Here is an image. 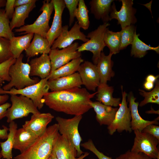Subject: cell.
I'll return each instance as SVG.
<instances>
[{
	"mask_svg": "<svg viewBox=\"0 0 159 159\" xmlns=\"http://www.w3.org/2000/svg\"><path fill=\"white\" fill-rule=\"evenodd\" d=\"M16 59L12 57L7 60L0 63V78L4 81L9 82L11 78L9 74V70L10 67L14 64Z\"/></svg>",
	"mask_w": 159,
	"mask_h": 159,
	"instance_id": "74e56055",
	"label": "cell"
},
{
	"mask_svg": "<svg viewBox=\"0 0 159 159\" xmlns=\"http://www.w3.org/2000/svg\"><path fill=\"white\" fill-rule=\"evenodd\" d=\"M146 113L148 114L155 113L159 114V110L155 111L151 108V109L150 110L147 111L146 112Z\"/></svg>",
	"mask_w": 159,
	"mask_h": 159,
	"instance_id": "f5cc1de1",
	"label": "cell"
},
{
	"mask_svg": "<svg viewBox=\"0 0 159 159\" xmlns=\"http://www.w3.org/2000/svg\"><path fill=\"white\" fill-rule=\"evenodd\" d=\"M110 25L108 22L104 23L100 25L97 29L88 34L86 36L89 40L79 46L77 50L79 52L89 51L92 53V59L93 63L96 65L101 52L105 46L104 41V34Z\"/></svg>",
	"mask_w": 159,
	"mask_h": 159,
	"instance_id": "ba28073f",
	"label": "cell"
},
{
	"mask_svg": "<svg viewBox=\"0 0 159 159\" xmlns=\"http://www.w3.org/2000/svg\"><path fill=\"white\" fill-rule=\"evenodd\" d=\"M89 154V153L88 152H86L84 153L82 155H81L79 157H77V158H76L75 159H84L85 157L88 156ZM90 159H94L93 158Z\"/></svg>",
	"mask_w": 159,
	"mask_h": 159,
	"instance_id": "f907efd6",
	"label": "cell"
},
{
	"mask_svg": "<svg viewBox=\"0 0 159 159\" xmlns=\"http://www.w3.org/2000/svg\"><path fill=\"white\" fill-rule=\"evenodd\" d=\"M97 92L91 94L85 88L81 87L49 92L43 97V102L56 111L82 115L92 108L91 99Z\"/></svg>",
	"mask_w": 159,
	"mask_h": 159,
	"instance_id": "6da1fadb",
	"label": "cell"
},
{
	"mask_svg": "<svg viewBox=\"0 0 159 159\" xmlns=\"http://www.w3.org/2000/svg\"><path fill=\"white\" fill-rule=\"evenodd\" d=\"M140 34H137L135 32L133 41L131 43L130 55L135 57L141 58L147 53V51L152 50L155 51L157 54L159 53V47H151L145 43L139 38Z\"/></svg>",
	"mask_w": 159,
	"mask_h": 159,
	"instance_id": "4dcf8cb0",
	"label": "cell"
},
{
	"mask_svg": "<svg viewBox=\"0 0 159 159\" xmlns=\"http://www.w3.org/2000/svg\"><path fill=\"white\" fill-rule=\"evenodd\" d=\"M33 40L29 47L25 50L28 58L39 54H48L51 50L46 38L36 34H34Z\"/></svg>",
	"mask_w": 159,
	"mask_h": 159,
	"instance_id": "d4e9b609",
	"label": "cell"
},
{
	"mask_svg": "<svg viewBox=\"0 0 159 159\" xmlns=\"http://www.w3.org/2000/svg\"><path fill=\"white\" fill-rule=\"evenodd\" d=\"M13 57L10 49V40L0 37V63Z\"/></svg>",
	"mask_w": 159,
	"mask_h": 159,
	"instance_id": "8d00e7d4",
	"label": "cell"
},
{
	"mask_svg": "<svg viewBox=\"0 0 159 159\" xmlns=\"http://www.w3.org/2000/svg\"><path fill=\"white\" fill-rule=\"evenodd\" d=\"M88 10L83 0H79L78 7L75 13V17L80 28L85 30L89 27L90 21L88 16Z\"/></svg>",
	"mask_w": 159,
	"mask_h": 159,
	"instance_id": "d6a6232c",
	"label": "cell"
},
{
	"mask_svg": "<svg viewBox=\"0 0 159 159\" xmlns=\"http://www.w3.org/2000/svg\"><path fill=\"white\" fill-rule=\"evenodd\" d=\"M122 5L120 10L117 11L114 2L111 5L110 14V20L115 19L117 21L122 29L131 25H134L137 21L135 15L136 9L133 7V0H120Z\"/></svg>",
	"mask_w": 159,
	"mask_h": 159,
	"instance_id": "8fae6325",
	"label": "cell"
},
{
	"mask_svg": "<svg viewBox=\"0 0 159 159\" xmlns=\"http://www.w3.org/2000/svg\"><path fill=\"white\" fill-rule=\"evenodd\" d=\"M39 137L23 127L17 129L15 133L13 148L22 153L28 148Z\"/></svg>",
	"mask_w": 159,
	"mask_h": 159,
	"instance_id": "603a6c76",
	"label": "cell"
},
{
	"mask_svg": "<svg viewBox=\"0 0 159 159\" xmlns=\"http://www.w3.org/2000/svg\"><path fill=\"white\" fill-rule=\"evenodd\" d=\"M48 82L51 92L81 87L82 85L77 72L69 76L48 80Z\"/></svg>",
	"mask_w": 159,
	"mask_h": 159,
	"instance_id": "d6986e66",
	"label": "cell"
},
{
	"mask_svg": "<svg viewBox=\"0 0 159 159\" xmlns=\"http://www.w3.org/2000/svg\"><path fill=\"white\" fill-rule=\"evenodd\" d=\"M80 146L85 149L91 151L98 159H112L100 152L96 148L93 141L91 139H89L87 141L81 144ZM116 159H118L116 158Z\"/></svg>",
	"mask_w": 159,
	"mask_h": 159,
	"instance_id": "f35d334b",
	"label": "cell"
},
{
	"mask_svg": "<svg viewBox=\"0 0 159 159\" xmlns=\"http://www.w3.org/2000/svg\"><path fill=\"white\" fill-rule=\"evenodd\" d=\"M11 105L9 103L6 102L0 105V120L6 117L7 110Z\"/></svg>",
	"mask_w": 159,
	"mask_h": 159,
	"instance_id": "ee69618b",
	"label": "cell"
},
{
	"mask_svg": "<svg viewBox=\"0 0 159 159\" xmlns=\"http://www.w3.org/2000/svg\"><path fill=\"white\" fill-rule=\"evenodd\" d=\"M142 132L148 133L159 140V126L156 125L151 124L148 125Z\"/></svg>",
	"mask_w": 159,
	"mask_h": 159,
	"instance_id": "b9f144b4",
	"label": "cell"
},
{
	"mask_svg": "<svg viewBox=\"0 0 159 159\" xmlns=\"http://www.w3.org/2000/svg\"><path fill=\"white\" fill-rule=\"evenodd\" d=\"M78 46V43L75 42L60 50L51 49L48 54L51 64V72L72 60L81 57V52L77 50Z\"/></svg>",
	"mask_w": 159,
	"mask_h": 159,
	"instance_id": "7c38bea8",
	"label": "cell"
},
{
	"mask_svg": "<svg viewBox=\"0 0 159 159\" xmlns=\"http://www.w3.org/2000/svg\"><path fill=\"white\" fill-rule=\"evenodd\" d=\"M37 1L34 0L30 4L15 8L14 14L10 22V26L12 31L15 28H20L25 25V20L28 17L30 12L36 7Z\"/></svg>",
	"mask_w": 159,
	"mask_h": 159,
	"instance_id": "4316f807",
	"label": "cell"
},
{
	"mask_svg": "<svg viewBox=\"0 0 159 159\" xmlns=\"http://www.w3.org/2000/svg\"><path fill=\"white\" fill-rule=\"evenodd\" d=\"M6 2V0H0V9L1 7L5 6Z\"/></svg>",
	"mask_w": 159,
	"mask_h": 159,
	"instance_id": "db71d44e",
	"label": "cell"
},
{
	"mask_svg": "<svg viewBox=\"0 0 159 159\" xmlns=\"http://www.w3.org/2000/svg\"><path fill=\"white\" fill-rule=\"evenodd\" d=\"M121 42L120 50H123L129 45L131 44L136 32V27L134 25H131L122 29L120 31Z\"/></svg>",
	"mask_w": 159,
	"mask_h": 159,
	"instance_id": "d590c367",
	"label": "cell"
},
{
	"mask_svg": "<svg viewBox=\"0 0 159 159\" xmlns=\"http://www.w3.org/2000/svg\"><path fill=\"white\" fill-rule=\"evenodd\" d=\"M34 0H15L14 4L15 8L16 7L24 5L32 2Z\"/></svg>",
	"mask_w": 159,
	"mask_h": 159,
	"instance_id": "7dc6e473",
	"label": "cell"
},
{
	"mask_svg": "<svg viewBox=\"0 0 159 159\" xmlns=\"http://www.w3.org/2000/svg\"><path fill=\"white\" fill-rule=\"evenodd\" d=\"M51 1L54 7V14L52 25L46 36V38L50 47L62 31L63 27L62 16L66 7L64 0Z\"/></svg>",
	"mask_w": 159,
	"mask_h": 159,
	"instance_id": "9a60e30c",
	"label": "cell"
},
{
	"mask_svg": "<svg viewBox=\"0 0 159 159\" xmlns=\"http://www.w3.org/2000/svg\"><path fill=\"white\" fill-rule=\"evenodd\" d=\"M10 95L11 104L7 109L6 115L8 123L26 117L30 113L34 114L40 112L29 98L21 95Z\"/></svg>",
	"mask_w": 159,
	"mask_h": 159,
	"instance_id": "52a82bcc",
	"label": "cell"
},
{
	"mask_svg": "<svg viewBox=\"0 0 159 159\" xmlns=\"http://www.w3.org/2000/svg\"><path fill=\"white\" fill-rule=\"evenodd\" d=\"M47 159H58L54 151L52 150V153Z\"/></svg>",
	"mask_w": 159,
	"mask_h": 159,
	"instance_id": "816d5d0a",
	"label": "cell"
},
{
	"mask_svg": "<svg viewBox=\"0 0 159 159\" xmlns=\"http://www.w3.org/2000/svg\"><path fill=\"white\" fill-rule=\"evenodd\" d=\"M77 72L82 85L85 86V88L95 92L100 84V78L96 65L90 62L85 61L81 64Z\"/></svg>",
	"mask_w": 159,
	"mask_h": 159,
	"instance_id": "5bb4252c",
	"label": "cell"
},
{
	"mask_svg": "<svg viewBox=\"0 0 159 159\" xmlns=\"http://www.w3.org/2000/svg\"><path fill=\"white\" fill-rule=\"evenodd\" d=\"M15 1V0H6L4 10L6 16L9 19H12L14 12Z\"/></svg>",
	"mask_w": 159,
	"mask_h": 159,
	"instance_id": "7bdbcfd3",
	"label": "cell"
},
{
	"mask_svg": "<svg viewBox=\"0 0 159 159\" xmlns=\"http://www.w3.org/2000/svg\"><path fill=\"white\" fill-rule=\"evenodd\" d=\"M68 26H63L62 31L59 36L53 42L51 49H62L73 43L76 40H80L85 42L88 41L86 36L80 31V27L77 21H75L71 29L69 31Z\"/></svg>",
	"mask_w": 159,
	"mask_h": 159,
	"instance_id": "4fadbf2b",
	"label": "cell"
},
{
	"mask_svg": "<svg viewBox=\"0 0 159 159\" xmlns=\"http://www.w3.org/2000/svg\"><path fill=\"white\" fill-rule=\"evenodd\" d=\"M4 80L0 78V89L1 85L4 82ZM9 98V96L7 94L0 95V105L5 103Z\"/></svg>",
	"mask_w": 159,
	"mask_h": 159,
	"instance_id": "bcb514c9",
	"label": "cell"
},
{
	"mask_svg": "<svg viewBox=\"0 0 159 159\" xmlns=\"http://www.w3.org/2000/svg\"><path fill=\"white\" fill-rule=\"evenodd\" d=\"M53 150L58 159H75L77 150L72 143L59 132L54 142Z\"/></svg>",
	"mask_w": 159,
	"mask_h": 159,
	"instance_id": "ac0fdd59",
	"label": "cell"
},
{
	"mask_svg": "<svg viewBox=\"0 0 159 159\" xmlns=\"http://www.w3.org/2000/svg\"><path fill=\"white\" fill-rule=\"evenodd\" d=\"M40 11L42 13L36 20L31 24L24 25L14 30L15 32H24L21 34H36L46 38L50 27L49 22L51 14L54 10L52 1L44 0Z\"/></svg>",
	"mask_w": 159,
	"mask_h": 159,
	"instance_id": "277c9868",
	"label": "cell"
},
{
	"mask_svg": "<svg viewBox=\"0 0 159 159\" xmlns=\"http://www.w3.org/2000/svg\"><path fill=\"white\" fill-rule=\"evenodd\" d=\"M116 158L118 159H152L142 153L135 152L129 150Z\"/></svg>",
	"mask_w": 159,
	"mask_h": 159,
	"instance_id": "60d3db41",
	"label": "cell"
},
{
	"mask_svg": "<svg viewBox=\"0 0 159 159\" xmlns=\"http://www.w3.org/2000/svg\"><path fill=\"white\" fill-rule=\"evenodd\" d=\"M127 97L131 116V125L132 130H137L141 132L148 125L151 124L156 125L159 124L157 120L155 119L152 121L146 120L140 116L138 110L139 103L135 101L136 98L134 97L132 92H130L127 95Z\"/></svg>",
	"mask_w": 159,
	"mask_h": 159,
	"instance_id": "e0dca14e",
	"label": "cell"
},
{
	"mask_svg": "<svg viewBox=\"0 0 159 159\" xmlns=\"http://www.w3.org/2000/svg\"><path fill=\"white\" fill-rule=\"evenodd\" d=\"M96 113V119L101 125H110L115 118L118 108L105 105L98 102H92L91 104Z\"/></svg>",
	"mask_w": 159,
	"mask_h": 159,
	"instance_id": "44dd1931",
	"label": "cell"
},
{
	"mask_svg": "<svg viewBox=\"0 0 159 159\" xmlns=\"http://www.w3.org/2000/svg\"><path fill=\"white\" fill-rule=\"evenodd\" d=\"M66 7L69 12V26H71L73 23L75 13L77 8L79 0H64Z\"/></svg>",
	"mask_w": 159,
	"mask_h": 159,
	"instance_id": "ab89813d",
	"label": "cell"
},
{
	"mask_svg": "<svg viewBox=\"0 0 159 159\" xmlns=\"http://www.w3.org/2000/svg\"><path fill=\"white\" fill-rule=\"evenodd\" d=\"M112 54L106 55L102 52L96 65L100 78V84H107L115 75L112 69L113 62L111 59Z\"/></svg>",
	"mask_w": 159,
	"mask_h": 159,
	"instance_id": "7402d4cb",
	"label": "cell"
},
{
	"mask_svg": "<svg viewBox=\"0 0 159 159\" xmlns=\"http://www.w3.org/2000/svg\"><path fill=\"white\" fill-rule=\"evenodd\" d=\"M155 85L154 88L151 91L147 92L139 89L140 94L144 97L139 105L142 107L148 103H151L159 104V81L158 79L155 82Z\"/></svg>",
	"mask_w": 159,
	"mask_h": 159,
	"instance_id": "836d02e7",
	"label": "cell"
},
{
	"mask_svg": "<svg viewBox=\"0 0 159 159\" xmlns=\"http://www.w3.org/2000/svg\"><path fill=\"white\" fill-rule=\"evenodd\" d=\"M154 83L146 81L143 84L144 88L147 90L150 91L152 90L154 87Z\"/></svg>",
	"mask_w": 159,
	"mask_h": 159,
	"instance_id": "681fc988",
	"label": "cell"
},
{
	"mask_svg": "<svg viewBox=\"0 0 159 159\" xmlns=\"http://www.w3.org/2000/svg\"><path fill=\"white\" fill-rule=\"evenodd\" d=\"M23 57L24 55L21 54L10 67L9 74L11 80L4 86L2 88L3 90L9 91L13 87L21 90L36 84L40 81L38 78L30 77L29 64L23 62Z\"/></svg>",
	"mask_w": 159,
	"mask_h": 159,
	"instance_id": "3957f363",
	"label": "cell"
},
{
	"mask_svg": "<svg viewBox=\"0 0 159 159\" xmlns=\"http://www.w3.org/2000/svg\"><path fill=\"white\" fill-rule=\"evenodd\" d=\"M113 0H92L90 1L91 13L98 20L101 19L103 23L110 21V14Z\"/></svg>",
	"mask_w": 159,
	"mask_h": 159,
	"instance_id": "cb8c5ba5",
	"label": "cell"
},
{
	"mask_svg": "<svg viewBox=\"0 0 159 159\" xmlns=\"http://www.w3.org/2000/svg\"><path fill=\"white\" fill-rule=\"evenodd\" d=\"M155 159H159V156H158L157 158Z\"/></svg>",
	"mask_w": 159,
	"mask_h": 159,
	"instance_id": "9f6ffc18",
	"label": "cell"
},
{
	"mask_svg": "<svg viewBox=\"0 0 159 159\" xmlns=\"http://www.w3.org/2000/svg\"><path fill=\"white\" fill-rule=\"evenodd\" d=\"M59 133L57 123L50 126L28 148L14 159H47L52 153L54 140Z\"/></svg>",
	"mask_w": 159,
	"mask_h": 159,
	"instance_id": "7a4b0ae2",
	"label": "cell"
},
{
	"mask_svg": "<svg viewBox=\"0 0 159 159\" xmlns=\"http://www.w3.org/2000/svg\"><path fill=\"white\" fill-rule=\"evenodd\" d=\"M17 127V125L14 121L9 123L8 138L6 141L1 142L0 144L1 148V152L3 158L12 159V150L14 145L15 135Z\"/></svg>",
	"mask_w": 159,
	"mask_h": 159,
	"instance_id": "f546056e",
	"label": "cell"
},
{
	"mask_svg": "<svg viewBox=\"0 0 159 159\" xmlns=\"http://www.w3.org/2000/svg\"><path fill=\"white\" fill-rule=\"evenodd\" d=\"M84 61L81 57L72 60L51 72L48 77V80L69 76L77 72L80 65Z\"/></svg>",
	"mask_w": 159,
	"mask_h": 159,
	"instance_id": "f1b7e54d",
	"label": "cell"
},
{
	"mask_svg": "<svg viewBox=\"0 0 159 159\" xmlns=\"http://www.w3.org/2000/svg\"><path fill=\"white\" fill-rule=\"evenodd\" d=\"M34 35L33 33H28L21 36H14L10 40V50L14 58H18L29 47Z\"/></svg>",
	"mask_w": 159,
	"mask_h": 159,
	"instance_id": "83f0119b",
	"label": "cell"
},
{
	"mask_svg": "<svg viewBox=\"0 0 159 159\" xmlns=\"http://www.w3.org/2000/svg\"><path fill=\"white\" fill-rule=\"evenodd\" d=\"M2 157V155L1 152V151H0V159H1V158Z\"/></svg>",
	"mask_w": 159,
	"mask_h": 159,
	"instance_id": "11a10c76",
	"label": "cell"
},
{
	"mask_svg": "<svg viewBox=\"0 0 159 159\" xmlns=\"http://www.w3.org/2000/svg\"><path fill=\"white\" fill-rule=\"evenodd\" d=\"M113 87L109 86L107 84H100L97 87L96 100L106 105L115 107L119 106L121 99L113 97Z\"/></svg>",
	"mask_w": 159,
	"mask_h": 159,
	"instance_id": "484cf974",
	"label": "cell"
},
{
	"mask_svg": "<svg viewBox=\"0 0 159 159\" xmlns=\"http://www.w3.org/2000/svg\"><path fill=\"white\" fill-rule=\"evenodd\" d=\"M134 131L135 137L131 151L142 153L152 159L159 156V149L157 147L159 140L148 133L137 130Z\"/></svg>",
	"mask_w": 159,
	"mask_h": 159,
	"instance_id": "30bf717a",
	"label": "cell"
},
{
	"mask_svg": "<svg viewBox=\"0 0 159 159\" xmlns=\"http://www.w3.org/2000/svg\"><path fill=\"white\" fill-rule=\"evenodd\" d=\"M30 76H37L43 79L48 77L52 70L50 60L48 54H42L30 62Z\"/></svg>",
	"mask_w": 159,
	"mask_h": 159,
	"instance_id": "ffe728a7",
	"label": "cell"
},
{
	"mask_svg": "<svg viewBox=\"0 0 159 159\" xmlns=\"http://www.w3.org/2000/svg\"><path fill=\"white\" fill-rule=\"evenodd\" d=\"M48 79V77L41 79L36 84L21 90H17L13 87L9 91H5L1 88L0 95L8 94L24 96L30 99L37 109H41L44 104L43 97L49 92Z\"/></svg>",
	"mask_w": 159,
	"mask_h": 159,
	"instance_id": "8992f818",
	"label": "cell"
},
{
	"mask_svg": "<svg viewBox=\"0 0 159 159\" xmlns=\"http://www.w3.org/2000/svg\"><path fill=\"white\" fill-rule=\"evenodd\" d=\"M82 115L74 116L71 118H64L59 116L56 117L59 133L68 139L77 151V157H79L84 153L80 149L82 139L78 131L79 124Z\"/></svg>",
	"mask_w": 159,
	"mask_h": 159,
	"instance_id": "5b68a950",
	"label": "cell"
},
{
	"mask_svg": "<svg viewBox=\"0 0 159 159\" xmlns=\"http://www.w3.org/2000/svg\"><path fill=\"white\" fill-rule=\"evenodd\" d=\"M54 117V116L49 112L32 114L30 119L25 121L22 127L39 137L45 132L48 125Z\"/></svg>",
	"mask_w": 159,
	"mask_h": 159,
	"instance_id": "2e32d148",
	"label": "cell"
},
{
	"mask_svg": "<svg viewBox=\"0 0 159 159\" xmlns=\"http://www.w3.org/2000/svg\"><path fill=\"white\" fill-rule=\"evenodd\" d=\"M9 19L6 16L4 9H0V37L10 40L14 36L10 26Z\"/></svg>",
	"mask_w": 159,
	"mask_h": 159,
	"instance_id": "e575fe53",
	"label": "cell"
},
{
	"mask_svg": "<svg viewBox=\"0 0 159 159\" xmlns=\"http://www.w3.org/2000/svg\"><path fill=\"white\" fill-rule=\"evenodd\" d=\"M121 89L122 99L119 107L116 112L114 120L111 124L107 126L108 132L112 135L116 131L119 133L124 131L130 133L131 129V116L130 111L127 107V93L123 91V87Z\"/></svg>",
	"mask_w": 159,
	"mask_h": 159,
	"instance_id": "9c48e42d",
	"label": "cell"
},
{
	"mask_svg": "<svg viewBox=\"0 0 159 159\" xmlns=\"http://www.w3.org/2000/svg\"><path fill=\"white\" fill-rule=\"evenodd\" d=\"M2 129H0V139H6L8 138L9 128L4 125H2Z\"/></svg>",
	"mask_w": 159,
	"mask_h": 159,
	"instance_id": "f6af8a7d",
	"label": "cell"
},
{
	"mask_svg": "<svg viewBox=\"0 0 159 159\" xmlns=\"http://www.w3.org/2000/svg\"><path fill=\"white\" fill-rule=\"evenodd\" d=\"M105 45L110 50V53L115 54L118 53L120 50L121 42L120 32H113L108 28L105 31L104 37Z\"/></svg>",
	"mask_w": 159,
	"mask_h": 159,
	"instance_id": "1f68e13d",
	"label": "cell"
},
{
	"mask_svg": "<svg viewBox=\"0 0 159 159\" xmlns=\"http://www.w3.org/2000/svg\"><path fill=\"white\" fill-rule=\"evenodd\" d=\"M159 77V75L155 76L150 74L148 75L145 78V81L154 83Z\"/></svg>",
	"mask_w": 159,
	"mask_h": 159,
	"instance_id": "c3c4849f",
	"label": "cell"
}]
</instances>
